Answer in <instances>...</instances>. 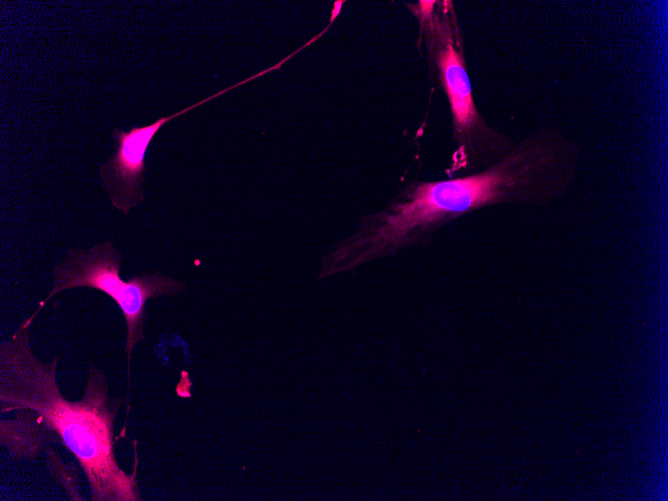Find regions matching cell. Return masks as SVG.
I'll return each instance as SVG.
<instances>
[{
    "label": "cell",
    "mask_w": 668,
    "mask_h": 501,
    "mask_svg": "<svg viewBox=\"0 0 668 501\" xmlns=\"http://www.w3.org/2000/svg\"><path fill=\"white\" fill-rule=\"evenodd\" d=\"M266 74H268V70H262L172 115L161 117L149 125L141 127L132 126L128 131L114 128L112 135L116 142V151L100 167V178L103 187L110 196L112 205L123 213L128 214L131 208L144 200L141 184L146 171V150L164 124L236 87Z\"/></svg>",
    "instance_id": "5"
},
{
    "label": "cell",
    "mask_w": 668,
    "mask_h": 501,
    "mask_svg": "<svg viewBox=\"0 0 668 501\" xmlns=\"http://www.w3.org/2000/svg\"><path fill=\"white\" fill-rule=\"evenodd\" d=\"M581 154L568 133L542 126L478 172L411 180L381 210L362 217L358 229L323 256L319 277L426 246L450 222L485 207H541L556 202L574 186Z\"/></svg>",
    "instance_id": "1"
},
{
    "label": "cell",
    "mask_w": 668,
    "mask_h": 501,
    "mask_svg": "<svg viewBox=\"0 0 668 501\" xmlns=\"http://www.w3.org/2000/svg\"><path fill=\"white\" fill-rule=\"evenodd\" d=\"M412 11L419 25L429 75L444 92L451 117L452 153L447 174L458 176L487 168L516 143L491 126L479 111L466 65L462 27L450 0L422 1Z\"/></svg>",
    "instance_id": "3"
},
{
    "label": "cell",
    "mask_w": 668,
    "mask_h": 501,
    "mask_svg": "<svg viewBox=\"0 0 668 501\" xmlns=\"http://www.w3.org/2000/svg\"><path fill=\"white\" fill-rule=\"evenodd\" d=\"M121 260L122 254L110 241L97 244L87 251L78 248L68 250L65 260L54 268V283L49 294L21 326L29 328L46 302L59 292L74 287L100 290L116 302L124 316L129 377L132 352L137 342L144 339L146 301L161 295L179 293L184 290L185 284L159 272L133 276L124 281L120 276Z\"/></svg>",
    "instance_id": "4"
},
{
    "label": "cell",
    "mask_w": 668,
    "mask_h": 501,
    "mask_svg": "<svg viewBox=\"0 0 668 501\" xmlns=\"http://www.w3.org/2000/svg\"><path fill=\"white\" fill-rule=\"evenodd\" d=\"M58 360L37 359L28 328L20 325L0 347L1 413L31 411L38 424L57 434L83 469L91 500H141L137 453L131 474L120 468L114 455V421L122 401H109L106 376L94 365H90L83 398L66 400L57 385Z\"/></svg>",
    "instance_id": "2"
}]
</instances>
